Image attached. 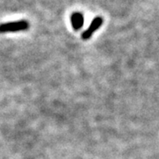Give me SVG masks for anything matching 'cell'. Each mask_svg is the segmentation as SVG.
<instances>
[{
    "instance_id": "cell-3",
    "label": "cell",
    "mask_w": 159,
    "mask_h": 159,
    "mask_svg": "<svg viewBox=\"0 0 159 159\" xmlns=\"http://www.w3.org/2000/svg\"><path fill=\"white\" fill-rule=\"evenodd\" d=\"M71 23L74 30L78 31L81 29L84 23V18H83L82 13H80L79 11L74 12L71 16Z\"/></svg>"
},
{
    "instance_id": "cell-1",
    "label": "cell",
    "mask_w": 159,
    "mask_h": 159,
    "mask_svg": "<svg viewBox=\"0 0 159 159\" xmlns=\"http://www.w3.org/2000/svg\"><path fill=\"white\" fill-rule=\"evenodd\" d=\"M29 29V23L28 20H20L11 22H6L0 24V33H14L20 31H25Z\"/></svg>"
},
{
    "instance_id": "cell-2",
    "label": "cell",
    "mask_w": 159,
    "mask_h": 159,
    "mask_svg": "<svg viewBox=\"0 0 159 159\" xmlns=\"http://www.w3.org/2000/svg\"><path fill=\"white\" fill-rule=\"evenodd\" d=\"M102 23H103V19H102V17L97 16V17L95 18V19L92 20V22H91L90 25H89V29H86L85 31L81 34V38L83 40L89 39L91 36L93 35V34H94L97 29L102 26Z\"/></svg>"
}]
</instances>
